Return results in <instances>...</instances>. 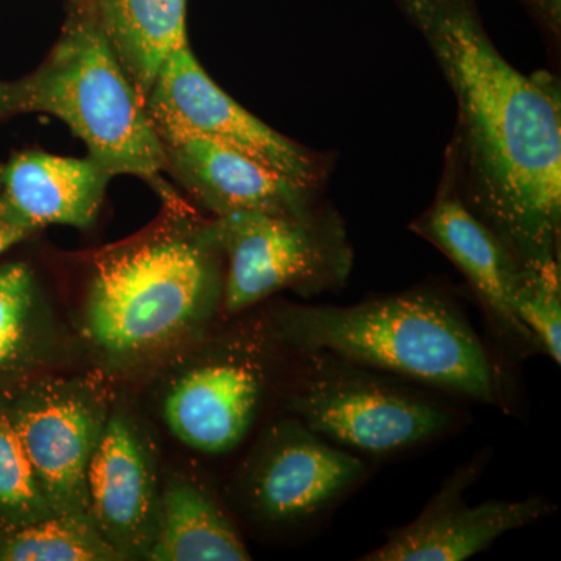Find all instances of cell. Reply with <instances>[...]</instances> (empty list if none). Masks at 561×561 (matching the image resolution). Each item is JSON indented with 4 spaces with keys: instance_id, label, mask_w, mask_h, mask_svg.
Instances as JSON below:
<instances>
[{
    "instance_id": "obj_1",
    "label": "cell",
    "mask_w": 561,
    "mask_h": 561,
    "mask_svg": "<svg viewBox=\"0 0 561 561\" xmlns=\"http://www.w3.org/2000/svg\"><path fill=\"white\" fill-rule=\"evenodd\" d=\"M457 105L446 154L461 201L522 267L560 261V95L505 60L470 0H400Z\"/></svg>"
},
{
    "instance_id": "obj_2",
    "label": "cell",
    "mask_w": 561,
    "mask_h": 561,
    "mask_svg": "<svg viewBox=\"0 0 561 561\" xmlns=\"http://www.w3.org/2000/svg\"><path fill=\"white\" fill-rule=\"evenodd\" d=\"M224 275L205 224L179 214L95 254L84 337L116 368L161 359L208 328L221 308Z\"/></svg>"
},
{
    "instance_id": "obj_3",
    "label": "cell",
    "mask_w": 561,
    "mask_h": 561,
    "mask_svg": "<svg viewBox=\"0 0 561 561\" xmlns=\"http://www.w3.org/2000/svg\"><path fill=\"white\" fill-rule=\"evenodd\" d=\"M275 332L298 351H323L371 371L500 404L501 379L485 346L451 302L413 290L359 305L289 306Z\"/></svg>"
},
{
    "instance_id": "obj_4",
    "label": "cell",
    "mask_w": 561,
    "mask_h": 561,
    "mask_svg": "<svg viewBox=\"0 0 561 561\" xmlns=\"http://www.w3.org/2000/svg\"><path fill=\"white\" fill-rule=\"evenodd\" d=\"M73 9L46 60L28 76L0 80V119L50 114L83 140L88 157L113 176L147 181L168 205L179 203L162 180V140L103 33L90 0Z\"/></svg>"
},
{
    "instance_id": "obj_5",
    "label": "cell",
    "mask_w": 561,
    "mask_h": 561,
    "mask_svg": "<svg viewBox=\"0 0 561 561\" xmlns=\"http://www.w3.org/2000/svg\"><path fill=\"white\" fill-rule=\"evenodd\" d=\"M224 261L225 312L241 313L278 291L341 286L353 251L341 217L319 206L301 213L243 210L205 221Z\"/></svg>"
},
{
    "instance_id": "obj_6",
    "label": "cell",
    "mask_w": 561,
    "mask_h": 561,
    "mask_svg": "<svg viewBox=\"0 0 561 561\" xmlns=\"http://www.w3.org/2000/svg\"><path fill=\"white\" fill-rule=\"evenodd\" d=\"M305 373L287 398L291 416L343 449L389 456L434 440L459 416L440 402L323 351H300Z\"/></svg>"
},
{
    "instance_id": "obj_7",
    "label": "cell",
    "mask_w": 561,
    "mask_h": 561,
    "mask_svg": "<svg viewBox=\"0 0 561 561\" xmlns=\"http://www.w3.org/2000/svg\"><path fill=\"white\" fill-rule=\"evenodd\" d=\"M161 140L202 136L247 154L301 186L317 190L323 165L306 150L230 98L195 57L190 41L165 60L146 98Z\"/></svg>"
},
{
    "instance_id": "obj_8",
    "label": "cell",
    "mask_w": 561,
    "mask_h": 561,
    "mask_svg": "<svg viewBox=\"0 0 561 561\" xmlns=\"http://www.w3.org/2000/svg\"><path fill=\"white\" fill-rule=\"evenodd\" d=\"M260 332L214 342L169 383L162 415L181 443L203 454L230 453L249 435L271 381Z\"/></svg>"
},
{
    "instance_id": "obj_9",
    "label": "cell",
    "mask_w": 561,
    "mask_h": 561,
    "mask_svg": "<svg viewBox=\"0 0 561 561\" xmlns=\"http://www.w3.org/2000/svg\"><path fill=\"white\" fill-rule=\"evenodd\" d=\"M5 400L51 511L90 516L88 465L110 415L102 383L41 375Z\"/></svg>"
},
{
    "instance_id": "obj_10",
    "label": "cell",
    "mask_w": 561,
    "mask_h": 561,
    "mask_svg": "<svg viewBox=\"0 0 561 561\" xmlns=\"http://www.w3.org/2000/svg\"><path fill=\"white\" fill-rule=\"evenodd\" d=\"M367 476V463L324 440L300 420L273 424L242 479L243 497L260 518L301 523L327 511Z\"/></svg>"
},
{
    "instance_id": "obj_11",
    "label": "cell",
    "mask_w": 561,
    "mask_h": 561,
    "mask_svg": "<svg viewBox=\"0 0 561 561\" xmlns=\"http://www.w3.org/2000/svg\"><path fill=\"white\" fill-rule=\"evenodd\" d=\"M161 493L146 437L124 412L110 411L87 471L88 515L122 559L146 557Z\"/></svg>"
},
{
    "instance_id": "obj_12",
    "label": "cell",
    "mask_w": 561,
    "mask_h": 561,
    "mask_svg": "<svg viewBox=\"0 0 561 561\" xmlns=\"http://www.w3.org/2000/svg\"><path fill=\"white\" fill-rule=\"evenodd\" d=\"M479 467L457 471L423 512L386 542L365 553V561H460L485 551L502 535L540 522L553 511L541 497L490 501L470 505L463 491Z\"/></svg>"
},
{
    "instance_id": "obj_13",
    "label": "cell",
    "mask_w": 561,
    "mask_h": 561,
    "mask_svg": "<svg viewBox=\"0 0 561 561\" xmlns=\"http://www.w3.org/2000/svg\"><path fill=\"white\" fill-rule=\"evenodd\" d=\"M411 230L437 247L459 268L502 337L519 350L538 348L515 311L522 265L465 205L446 169L437 197L431 208L413 221Z\"/></svg>"
},
{
    "instance_id": "obj_14",
    "label": "cell",
    "mask_w": 561,
    "mask_h": 561,
    "mask_svg": "<svg viewBox=\"0 0 561 561\" xmlns=\"http://www.w3.org/2000/svg\"><path fill=\"white\" fill-rule=\"evenodd\" d=\"M165 173L214 217L243 210L301 213L317 206L316 191L284 179L247 154L202 136L162 140Z\"/></svg>"
},
{
    "instance_id": "obj_15",
    "label": "cell",
    "mask_w": 561,
    "mask_h": 561,
    "mask_svg": "<svg viewBox=\"0 0 561 561\" xmlns=\"http://www.w3.org/2000/svg\"><path fill=\"white\" fill-rule=\"evenodd\" d=\"M2 165L0 197L35 231L50 225L88 230L114 179L91 157H58L43 150L21 151Z\"/></svg>"
},
{
    "instance_id": "obj_16",
    "label": "cell",
    "mask_w": 561,
    "mask_h": 561,
    "mask_svg": "<svg viewBox=\"0 0 561 561\" xmlns=\"http://www.w3.org/2000/svg\"><path fill=\"white\" fill-rule=\"evenodd\" d=\"M95 18L144 99L173 50L190 41L187 0H90Z\"/></svg>"
},
{
    "instance_id": "obj_17",
    "label": "cell",
    "mask_w": 561,
    "mask_h": 561,
    "mask_svg": "<svg viewBox=\"0 0 561 561\" xmlns=\"http://www.w3.org/2000/svg\"><path fill=\"white\" fill-rule=\"evenodd\" d=\"M54 345L50 308L31 264L0 265V397L38 378Z\"/></svg>"
},
{
    "instance_id": "obj_18",
    "label": "cell",
    "mask_w": 561,
    "mask_h": 561,
    "mask_svg": "<svg viewBox=\"0 0 561 561\" xmlns=\"http://www.w3.org/2000/svg\"><path fill=\"white\" fill-rule=\"evenodd\" d=\"M144 559L245 561L251 556L234 524L202 486L173 481L161 493L157 531Z\"/></svg>"
},
{
    "instance_id": "obj_19",
    "label": "cell",
    "mask_w": 561,
    "mask_h": 561,
    "mask_svg": "<svg viewBox=\"0 0 561 561\" xmlns=\"http://www.w3.org/2000/svg\"><path fill=\"white\" fill-rule=\"evenodd\" d=\"M124 560L90 516L55 515L0 531V561Z\"/></svg>"
},
{
    "instance_id": "obj_20",
    "label": "cell",
    "mask_w": 561,
    "mask_h": 561,
    "mask_svg": "<svg viewBox=\"0 0 561 561\" xmlns=\"http://www.w3.org/2000/svg\"><path fill=\"white\" fill-rule=\"evenodd\" d=\"M55 515L16 426L5 397H0V531H10Z\"/></svg>"
},
{
    "instance_id": "obj_21",
    "label": "cell",
    "mask_w": 561,
    "mask_h": 561,
    "mask_svg": "<svg viewBox=\"0 0 561 561\" xmlns=\"http://www.w3.org/2000/svg\"><path fill=\"white\" fill-rule=\"evenodd\" d=\"M516 317L538 348L557 365L561 362L560 261L541 267H522L515 291Z\"/></svg>"
},
{
    "instance_id": "obj_22",
    "label": "cell",
    "mask_w": 561,
    "mask_h": 561,
    "mask_svg": "<svg viewBox=\"0 0 561 561\" xmlns=\"http://www.w3.org/2000/svg\"><path fill=\"white\" fill-rule=\"evenodd\" d=\"M35 232L0 197V254L13 249L18 243L27 241Z\"/></svg>"
},
{
    "instance_id": "obj_23",
    "label": "cell",
    "mask_w": 561,
    "mask_h": 561,
    "mask_svg": "<svg viewBox=\"0 0 561 561\" xmlns=\"http://www.w3.org/2000/svg\"><path fill=\"white\" fill-rule=\"evenodd\" d=\"M2 169H3V165L0 164V183H2Z\"/></svg>"
}]
</instances>
